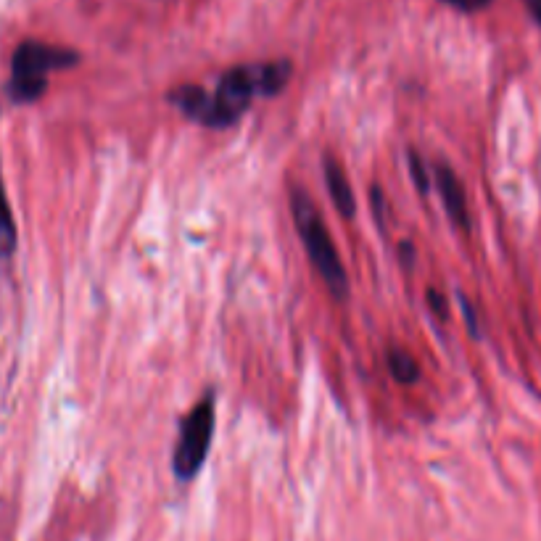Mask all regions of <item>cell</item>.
Here are the masks:
<instances>
[{
	"label": "cell",
	"instance_id": "6da1fadb",
	"mask_svg": "<svg viewBox=\"0 0 541 541\" xmlns=\"http://www.w3.org/2000/svg\"><path fill=\"white\" fill-rule=\"evenodd\" d=\"M291 212L293 222L299 227L301 241L307 246L309 262L315 264V270L320 272V278L325 280V286L330 288V293L336 299H344L349 293V278H346L344 264H341V256L336 251V243L330 238L328 227L322 214L317 212V206L312 204V198L301 188H293L291 191Z\"/></svg>",
	"mask_w": 541,
	"mask_h": 541
},
{
	"label": "cell",
	"instance_id": "7a4b0ae2",
	"mask_svg": "<svg viewBox=\"0 0 541 541\" xmlns=\"http://www.w3.org/2000/svg\"><path fill=\"white\" fill-rule=\"evenodd\" d=\"M77 61L80 56L69 48H56V45L40 43V40H24L11 59L8 96L14 103H32L43 98L48 90V74L69 69Z\"/></svg>",
	"mask_w": 541,
	"mask_h": 541
},
{
	"label": "cell",
	"instance_id": "3957f363",
	"mask_svg": "<svg viewBox=\"0 0 541 541\" xmlns=\"http://www.w3.org/2000/svg\"><path fill=\"white\" fill-rule=\"evenodd\" d=\"M214 433V399L206 396L198 402L183 420V431L175 449V473L177 478H193L204 465Z\"/></svg>",
	"mask_w": 541,
	"mask_h": 541
},
{
	"label": "cell",
	"instance_id": "277c9868",
	"mask_svg": "<svg viewBox=\"0 0 541 541\" xmlns=\"http://www.w3.org/2000/svg\"><path fill=\"white\" fill-rule=\"evenodd\" d=\"M254 96H259L254 66H238L230 69L217 85L212 96V117L206 127H230L238 117L246 114Z\"/></svg>",
	"mask_w": 541,
	"mask_h": 541
},
{
	"label": "cell",
	"instance_id": "5b68a950",
	"mask_svg": "<svg viewBox=\"0 0 541 541\" xmlns=\"http://www.w3.org/2000/svg\"><path fill=\"white\" fill-rule=\"evenodd\" d=\"M433 172H436V183H439L441 201H444L449 220L457 227H462V230H468V198H465V188H462L460 177L454 175V169L449 164H436Z\"/></svg>",
	"mask_w": 541,
	"mask_h": 541
},
{
	"label": "cell",
	"instance_id": "8992f818",
	"mask_svg": "<svg viewBox=\"0 0 541 541\" xmlns=\"http://www.w3.org/2000/svg\"><path fill=\"white\" fill-rule=\"evenodd\" d=\"M169 101L175 103L185 117L196 119L201 125H209V117H212V96H209L204 88H198V85H183V88L169 93Z\"/></svg>",
	"mask_w": 541,
	"mask_h": 541
},
{
	"label": "cell",
	"instance_id": "52a82bcc",
	"mask_svg": "<svg viewBox=\"0 0 541 541\" xmlns=\"http://www.w3.org/2000/svg\"><path fill=\"white\" fill-rule=\"evenodd\" d=\"M325 183H328L330 198H333V204L341 212V217H354V193L349 188V180H346L344 169L341 164L333 159H325Z\"/></svg>",
	"mask_w": 541,
	"mask_h": 541
},
{
	"label": "cell",
	"instance_id": "ba28073f",
	"mask_svg": "<svg viewBox=\"0 0 541 541\" xmlns=\"http://www.w3.org/2000/svg\"><path fill=\"white\" fill-rule=\"evenodd\" d=\"M259 96H278L291 80L293 66L288 61H270V64H254Z\"/></svg>",
	"mask_w": 541,
	"mask_h": 541
},
{
	"label": "cell",
	"instance_id": "9c48e42d",
	"mask_svg": "<svg viewBox=\"0 0 541 541\" xmlns=\"http://www.w3.org/2000/svg\"><path fill=\"white\" fill-rule=\"evenodd\" d=\"M16 243H19V233H16L14 214H11L6 185H3V172H0V259H11Z\"/></svg>",
	"mask_w": 541,
	"mask_h": 541
},
{
	"label": "cell",
	"instance_id": "30bf717a",
	"mask_svg": "<svg viewBox=\"0 0 541 541\" xmlns=\"http://www.w3.org/2000/svg\"><path fill=\"white\" fill-rule=\"evenodd\" d=\"M388 370H391L396 381L407 383V386L420 378V365H417L407 351H391V354H388Z\"/></svg>",
	"mask_w": 541,
	"mask_h": 541
},
{
	"label": "cell",
	"instance_id": "8fae6325",
	"mask_svg": "<svg viewBox=\"0 0 541 541\" xmlns=\"http://www.w3.org/2000/svg\"><path fill=\"white\" fill-rule=\"evenodd\" d=\"M410 169H412V177H415V185L417 191H428V175H425V167H423V159L417 154H410Z\"/></svg>",
	"mask_w": 541,
	"mask_h": 541
},
{
	"label": "cell",
	"instance_id": "7c38bea8",
	"mask_svg": "<svg viewBox=\"0 0 541 541\" xmlns=\"http://www.w3.org/2000/svg\"><path fill=\"white\" fill-rule=\"evenodd\" d=\"M428 301H431L433 304V309H436V315L439 317H446V304H444V299H439V291H428Z\"/></svg>",
	"mask_w": 541,
	"mask_h": 541
},
{
	"label": "cell",
	"instance_id": "4fadbf2b",
	"mask_svg": "<svg viewBox=\"0 0 541 541\" xmlns=\"http://www.w3.org/2000/svg\"><path fill=\"white\" fill-rule=\"evenodd\" d=\"M528 8H531V14L536 16V22L541 24V0H526Z\"/></svg>",
	"mask_w": 541,
	"mask_h": 541
},
{
	"label": "cell",
	"instance_id": "5bb4252c",
	"mask_svg": "<svg viewBox=\"0 0 541 541\" xmlns=\"http://www.w3.org/2000/svg\"><path fill=\"white\" fill-rule=\"evenodd\" d=\"M446 3H452V6H457V0H446Z\"/></svg>",
	"mask_w": 541,
	"mask_h": 541
}]
</instances>
